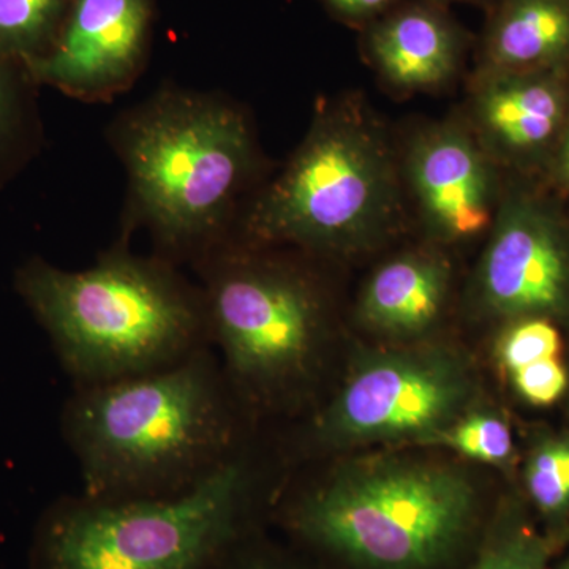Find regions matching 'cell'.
<instances>
[{"label":"cell","mask_w":569,"mask_h":569,"mask_svg":"<svg viewBox=\"0 0 569 569\" xmlns=\"http://www.w3.org/2000/svg\"><path fill=\"white\" fill-rule=\"evenodd\" d=\"M62 426L96 500L176 496L233 459L227 378L206 348L164 369L80 387Z\"/></svg>","instance_id":"cell-1"},{"label":"cell","mask_w":569,"mask_h":569,"mask_svg":"<svg viewBox=\"0 0 569 569\" xmlns=\"http://www.w3.org/2000/svg\"><path fill=\"white\" fill-rule=\"evenodd\" d=\"M17 288L80 387L178 365L209 339L203 291L123 247L84 271L36 258Z\"/></svg>","instance_id":"cell-2"},{"label":"cell","mask_w":569,"mask_h":569,"mask_svg":"<svg viewBox=\"0 0 569 569\" xmlns=\"http://www.w3.org/2000/svg\"><path fill=\"white\" fill-rule=\"evenodd\" d=\"M138 219L171 250L209 252L254 163L252 130L233 103L164 89L112 127Z\"/></svg>","instance_id":"cell-3"},{"label":"cell","mask_w":569,"mask_h":569,"mask_svg":"<svg viewBox=\"0 0 569 569\" xmlns=\"http://www.w3.org/2000/svg\"><path fill=\"white\" fill-rule=\"evenodd\" d=\"M399 213L395 159L380 126L353 103L317 114L282 173L247 212V238L351 253L383 238Z\"/></svg>","instance_id":"cell-4"},{"label":"cell","mask_w":569,"mask_h":569,"mask_svg":"<svg viewBox=\"0 0 569 569\" xmlns=\"http://www.w3.org/2000/svg\"><path fill=\"white\" fill-rule=\"evenodd\" d=\"M475 515V492L447 468L385 462L342 471L299 505L296 522L321 548L366 569H429Z\"/></svg>","instance_id":"cell-5"},{"label":"cell","mask_w":569,"mask_h":569,"mask_svg":"<svg viewBox=\"0 0 569 569\" xmlns=\"http://www.w3.org/2000/svg\"><path fill=\"white\" fill-rule=\"evenodd\" d=\"M246 490L233 458L176 496L62 505L41 526L36 569H200L233 535Z\"/></svg>","instance_id":"cell-6"},{"label":"cell","mask_w":569,"mask_h":569,"mask_svg":"<svg viewBox=\"0 0 569 569\" xmlns=\"http://www.w3.org/2000/svg\"><path fill=\"white\" fill-rule=\"evenodd\" d=\"M201 291L228 387L271 399L309 377L323 340L325 306L306 276L242 254L209 253Z\"/></svg>","instance_id":"cell-7"},{"label":"cell","mask_w":569,"mask_h":569,"mask_svg":"<svg viewBox=\"0 0 569 569\" xmlns=\"http://www.w3.org/2000/svg\"><path fill=\"white\" fill-rule=\"evenodd\" d=\"M468 377L441 351H403L359 366L326 408L317 438L328 447L419 437L429 440L458 419Z\"/></svg>","instance_id":"cell-8"},{"label":"cell","mask_w":569,"mask_h":569,"mask_svg":"<svg viewBox=\"0 0 569 569\" xmlns=\"http://www.w3.org/2000/svg\"><path fill=\"white\" fill-rule=\"evenodd\" d=\"M478 295L490 312L542 317L569 306V242L561 224L530 200L508 201L478 272Z\"/></svg>","instance_id":"cell-9"},{"label":"cell","mask_w":569,"mask_h":569,"mask_svg":"<svg viewBox=\"0 0 569 569\" xmlns=\"http://www.w3.org/2000/svg\"><path fill=\"white\" fill-rule=\"evenodd\" d=\"M149 18V0H77L54 48L32 59V73L82 99L121 91L140 67Z\"/></svg>","instance_id":"cell-10"},{"label":"cell","mask_w":569,"mask_h":569,"mask_svg":"<svg viewBox=\"0 0 569 569\" xmlns=\"http://www.w3.org/2000/svg\"><path fill=\"white\" fill-rule=\"evenodd\" d=\"M408 176L430 233L441 241H470L492 222V171L481 148L458 127L419 134Z\"/></svg>","instance_id":"cell-11"},{"label":"cell","mask_w":569,"mask_h":569,"mask_svg":"<svg viewBox=\"0 0 569 569\" xmlns=\"http://www.w3.org/2000/svg\"><path fill=\"white\" fill-rule=\"evenodd\" d=\"M466 37L443 6L426 0L389 11L366 32L378 71L402 89L443 84L458 70Z\"/></svg>","instance_id":"cell-12"},{"label":"cell","mask_w":569,"mask_h":569,"mask_svg":"<svg viewBox=\"0 0 569 569\" xmlns=\"http://www.w3.org/2000/svg\"><path fill=\"white\" fill-rule=\"evenodd\" d=\"M538 71H482L475 118L482 140L496 151H535L559 130L563 93L559 82Z\"/></svg>","instance_id":"cell-13"},{"label":"cell","mask_w":569,"mask_h":569,"mask_svg":"<svg viewBox=\"0 0 569 569\" xmlns=\"http://www.w3.org/2000/svg\"><path fill=\"white\" fill-rule=\"evenodd\" d=\"M448 291L449 268L443 258L402 254L370 277L359 302V317L383 335L417 336L436 323Z\"/></svg>","instance_id":"cell-14"},{"label":"cell","mask_w":569,"mask_h":569,"mask_svg":"<svg viewBox=\"0 0 569 569\" xmlns=\"http://www.w3.org/2000/svg\"><path fill=\"white\" fill-rule=\"evenodd\" d=\"M569 59V0H500L482 41V71L552 69Z\"/></svg>","instance_id":"cell-15"},{"label":"cell","mask_w":569,"mask_h":569,"mask_svg":"<svg viewBox=\"0 0 569 569\" xmlns=\"http://www.w3.org/2000/svg\"><path fill=\"white\" fill-rule=\"evenodd\" d=\"M66 0H0V58L33 59L50 37Z\"/></svg>","instance_id":"cell-16"},{"label":"cell","mask_w":569,"mask_h":569,"mask_svg":"<svg viewBox=\"0 0 569 569\" xmlns=\"http://www.w3.org/2000/svg\"><path fill=\"white\" fill-rule=\"evenodd\" d=\"M432 443L445 445L466 458L501 466L512 456L511 430L503 419L489 413H471L430 437Z\"/></svg>","instance_id":"cell-17"},{"label":"cell","mask_w":569,"mask_h":569,"mask_svg":"<svg viewBox=\"0 0 569 569\" xmlns=\"http://www.w3.org/2000/svg\"><path fill=\"white\" fill-rule=\"evenodd\" d=\"M561 339L545 317H520L500 336L496 347L498 365L511 376L516 370L560 356Z\"/></svg>","instance_id":"cell-18"},{"label":"cell","mask_w":569,"mask_h":569,"mask_svg":"<svg viewBox=\"0 0 569 569\" xmlns=\"http://www.w3.org/2000/svg\"><path fill=\"white\" fill-rule=\"evenodd\" d=\"M549 553L541 535L523 523L508 522L490 535L471 569H546Z\"/></svg>","instance_id":"cell-19"},{"label":"cell","mask_w":569,"mask_h":569,"mask_svg":"<svg viewBox=\"0 0 569 569\" xmlns=\"http://www.w3.org/2000/svg\"><path fill=\"white\" fill-rule=\"evenodd\" d=\"M531 500L545 515L569 508V441H549L531 456L526 470Z\"/></svg>","instance_id":"cell-20"},{"label":"cell","mask_w":569,"mask_h":569,"mask_svg":"<svg viewBox=\"0 0 569 569\" xmlns=\"http://www.w3.org/2000/svg\"><path fill=\"white\" fill-rule=\"evenodd\" d=\"M508 378L523 400L538 407L552 406L568 387V373L560 356L523 367Z\"/></svg>","instance_id":"cell-21"},{"label":"cell","mask_w":569,"mask_h":569,"mask_svg":"<svg viewBox=\"0 0 569 569\" xmlns=\"http://www.w3.org/2000/svg\"><path fill=\"white\" fill-rule=\"evenodd\" d=\"M328 9L342 20L355 22H373L381 14L395 9L399 0H323Z\"/></svg>","instance_id":"cell-22"},{"label":"cell","mask_w":569,"mask_h":569,"mask_svg":"<svg viewBox=\"0 0 569 569\" xmlns=\"http://www.w3.org/2000/svg\"><path fill=\"white\" fill-rule=\"evenodd\" d=\"M14 93L6 71L0 69V141L9 132L13 118Z\"/></svg>","instance_id":"cell-23"},{"label":"cell","mask_w":569,"mask_h":569,"mask_svg":"<svg viewBox=\"0 0 569 569\" xmlns=\"http://www.w3.org/2000/svg\"><path fill=\"white\" fill-rule=\"evenodd\" d=\"M560 171L561 176L569 182V130L565 134L563 144H561Z\"/></svg>","instance_id":"cell-24"},{"label":"cell","mask_w":569,"mask_h":569,"mask_svg":"<svg viewBox=\"0 0 569 569\" xmlns=\"http://www.w3.org/2000/svg\"><path fill=\"white\" fill-rule=\"evenodd\" d=\"M433 2L440 3V6H445V3L451 2H479V0H433Z\"/></svg>","instance_id":"cell-25"},{"label":"cell","mask_w":569,"mask_h":569,"mask_svg":"<svg viewBox=\"0 0 569 569\" xmlns=\"http://www.w3.org/2000/svg\"><path fill=\"white\" fill-rule=\"evenodd\" d=\"M560 569H569V553L567 559H565L563 563H561Z\"/></svg>","instance_id":"cell-26"},{"label":"cell","mask_w":569,"mask_h":569,"mask_svg":"<svg viewBox=\"0 0 569 569\" xmlns=\"http://www.w3.org/2000/svg\"><path fill=\"white\" fill-rule=\"evenodd\" d=\"M260 569H264V568H260Z\"/></svg>","instance_id":"cell-27"}]
</instances>
